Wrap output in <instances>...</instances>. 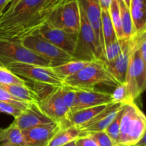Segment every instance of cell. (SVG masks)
Wrapping results in <instances>:
<instances>
[{
  "mask_svg": "<svg viewBox=\"0 0 146 146\" xmlns=\"http://www.w3.org/2000/svg\"><path fill=\"white\" fill-rule=\"evenodd\" d=\"M129 38H122V39L115 40L105 48V62H111L115 60L123 50L125 44Z\"/></svg>",
  "mask_w": 146,
  "mask_h": 146,
  "instance_id": "cell-25",
  "label": "cell"
},
{
  "mask_svg": "<svg viewBox=\"0 0 146 146\" xmlns=\"http://www.w3.org/2000/svg\"><path fill=\"white\" fill-rule=\"evenodd\" d=\"M38 33L45 39L72 56L75 50L77 34H71L51 26L48 21L43 24Z\"/></svg>",
  "mask_w": 146,
  "mask_h": 146,
  "instance_id": "cell-12",
  "label": "cell"
},
{
  "mask_svg": "<svg viewBox=\"0 0 146 146\" xmlns=\"http://www.w3.org/2000/svg\"><path fill=\"white\" fill-rule=\"evenodd\" d=\"M0 101H5V102L11 103V104H15L17 106L20 107L23 110L26 109L29 105V104H27V103L24 102L22 101H20L18 98H15L14 96H11L7 91L3 89L1 87H0Z\"/></svg>",
  "mask_w": 146,
  "mask_h": 146,
  "instance_id": "cell-33",
  "label": "cell"
},
{
  "mask_svg": "<svg viewBox=\"0 0 146 146\" xmlns=\"http://www.w3.org/2000/svg\"><path fill=\"white\" fill-rule=\"evenodd\" d=\"M61 127L60 124L53 122L22 131L27 146H48Z\"/></svg>",
  "mask_w": 146,
  "mask_h": 146,
  "instance_id": "cell-15",
  "label": "cell"
},
{
  "mask_svg": "<svg viewBox=\"0 0 146 146\" xmlns=\"http://www.w3.org/2000/svg\"><path fill=\"white\" fill-rule=\"evenodd\" d=\"M125 105V104H124ZM123 106L121 108V109L118 111L116 116L113 119V121L111 123L108 128L106 129L105 132L107 135L110 137L111 140L113 141L115 143H118V139H119L120 135V128H121V117L123 115Z\"/></svg>",
  "mask_w": 146,
  "mask_h": 146,
  "instance_id": "cell-28",
  "label": "cell"
},
{
  "mask_svg": "<svg viewBox=\"0 0 146 146\" xmlns=\"http://www.w3.org/2000/svg\"><path fill=\"white\" fill-rule=\"evenodd\" d=\"M27 85V81L5 66H0V86Z\"/></svg>",
  "mask_w": 146,
  "mask_h": 146,
  "instance_id": "cell-27",
  "label": "cell"
},
{
  "mask_svg": "<svg viewBox=\"0 0 146 146\" xmlns=\"http://www.w3.org/2000/svg\"><path fill=\"white\" fill-rule=\"evenodd\" d=\"M4 138V128H0V143L3 141Z\"/></svg>",
  "mask_w": 146,
  "mask_h": 146,
  "instance_id": "cell-39",
  "label": "cell"
},
{
  "mask_svg": "<svg viewBox=\"0 0 146 146\" xmlns=\"http://www.w3.org/2000/svg\"><path fill=\"white\" fill-rule=\"evenodd\" d=\"M111 103V94L109 93L96 91L95 89L76 90L75 102L71 113L84 108H91Z\"/></svg>",
  "mask_w": 146,
  "mask_h": 146,
  "instance_id": "cell-14",
  "label": "cell"
},
{
  "mask_svg": "<svg viewBox=\"0 0 146 146\" xmlns=\"http://www.w3.org/2000/svg\"><path fill=\"white\" fill-rule=\"evenodd\" d=\"M125 84L130 99L133 102H134L145 89L146 62L140 56L138 46L131 56L125 76Z\"/></svg>",
  "mask_w": 146,
  "mask_h": 146,
  "instance_id": "cell-8",
  "label": "cell"
},
{
  "mask_svg": "<svg viewBox=\"0 0 146 146\" xmlns=\"http://www.w3.org/2000/svg\"><path fill=\"white\" fill-rule=\"evenodd\" d=\"M112 0H99L101 10H108Z\"/></svg>",
  "mask_w": 146,
  "mask_h": 146,
  "instance_id": "cell-35",
  "label": "cell"
},
{
  "mask_svg": "<svg viewBox=\"0 0 146 146\" xmlns=\"http://www.w3.org/2000/svg\"><path fill=\"white\" fill-rule=\"evenodd\" d=\"M3 142L11 146H27L23 131L14 122L7 128H4Z\"/></svg>",
  "mask_w": 146,
  "mask_h": 146,
  "instance_id": "cell-22",
  "label": "cell"
},
{
  "mask_svg": "<svg viewBox=\"0 0 146 146\" xmlns=\"http://www.w3.org/2000/svg\"><path fill=\"white\" fill-rule=\"evenodd\" d=\"M0 87L15 98L27 104L39 101V98L34 89L29 88L27 85L0 86Z\"/></svg>",
  "mask_w": 146,
  "mask_h": 146,
  "instance_id": "cell-20",
  "label": "cell"
},
{
  "mask_svg": "<svg viewBox=\"0 0 146 146\" xmlns=\"http://www.w3.org/2000/svg\"><path fill=\"white\" fill-rule=\"evenodd\" d=\"M92 62V61H91ZM91 62L84 61H78V60H72L66 64L60 65L58 66L53 67L52 69L56 75L62 80L63 81L68 77L76 74L78 71L86 66Z\"/></svg>",
  "mask_w": 146,
  "mask_h": 146,
  "instance_id": "cell-21",
  "label": "cell"
},
{
  "mask_svg": "<svg viewBox=\"0 0 146 146\" xmlns=\"http://www.w3.org/2000/svg\"><path fill=\"white\" fill-rule=\"evenodd\" d=\"M10 1L11 0H0V16L4 12V10L6 9L7 6L9 4Z\"/></svg>",
  "mask_w": 146,
  "mask_h": 146,
  "instance_id": "cell-36",
  "label": "cell"
},
{
  "mask_svg": "<svg viewBox=\"0 0 146 146\" xmlns=\"http://www.w3.org/2000/svg\"><path fill=\"white\" fill-rule=\"evenodd\" d=\"M129 9L135 33L146 31V0H131Z\"/></svg>",
  "mask_w": 146,
  "mask_h": 146,
  "instance_id": "cell-18",
  "label": "cell"
},
{
  "mask_svg": "<svg viewBox=\"0 0 146 146\" xmlns=\"http://www.w3.org/2000/svg\"><path fill=\"white\" fill-rule=\"evenodd\" d=\"M19 1H20V0H11V1H10V2H9V5L7 6V8H9V7H13V6L15 5V4H17V3ZM7 8H6V9H7Z\"/></svg>",
  "mask_w": 146,
  "mask_h": 146,
  "instance_id": "cell-38",
  "label": "cell"
},
{
  "mask_svg": "<svg viewBox=\"0 0 146 146\" xmlns=\"http://www.w3.org/2000/svg\"><path fill=\"white\" fill-rule=\"evenodd\" d=\"M146 118L135 102L125 104L121 121L119 144H135L145 134Z\"/></svg>",
  "mask_w": 146,
  "mask_h": 146,
  "instance_id": "cell-3",
  "label": "cell"
},
{
  "mask_svg": "<svg viewBox=\"0 0 146 146\" xmlns=\"http://www.w3.org/2000/svg\"><path fill=\"white\" fill-rule=\"evenodd\" d=\"M101 29L106 48L107 45L117 39L108 10H101Z\"/></svg>",
  "mask_w": 146,
  "mask_h": 146,
  "instance_id": "cell-24",
  "label": "cell"
},
{
  "mask_svg": "<svg viewBox=\"0 0 146 146\" xmlns=\"http://www.w3.org/2000/svg\"><path fill=\"white\" fill-rule=\"evenodd\" d=\"M78 1L94 31L100 59L105 61V44L101 29V9L99 0H78Z\"/></svg>",
  "mask_w": 146,
  "mask_h": 146,
  "instance_id": "cell-11",
  "label": "cell"
},
{
  "mask_svg": "<svg viewBox=\"0 0 146 146\" xmlns=\"http://www.w3.org/2000/svg\"><path fill=\"white\" fill-rule=\"evenodd\" d=\"M87 134L95 140L98 146H115L116 145V143H115L110 138V137L107 135L105 131L91 133Z\"/></svg>",
  "mask_w": 146,
  "mask_h": 146,
  "instance_id": "cell-32",
  "label": "cell"
},
{
  "mask_svg": "<svg viewBox=\"0 0 146 146\" xmlns=\"http://www.w3.org/2000/svg\"><path fill=\"white\" fill-rule=\"evenodd\" d=\"M8 69L21 78L53 86H61L64 81L60 79L53 71L52 68L34 64L14 63L7 66Z\"/></svg>",
  "mask_w": 146,
  "mask_h": 146,
  "instance_id": "cell-9",
  "label": "cell"
},
{
  "mask_svg": "<svg viewBox=\"0 0 146 146\" xmlns=\"http://www.w3.org/2000/svg\"><path fill=\"white\" fill-rule=\"evenodd\" d=\"M0 146H11V145H9V144L5 142H1L0 143Z\"/></svg>",
  "mask_w": 146,
  "mask_h": 146,
  "instance_id": "cell-43",
  "label": "cell"
},
{
  "mask_svg": "<svg viewBox=\"0 0 146 146\" xmlns=\"http://www.w3.org/2000/svg\"><path fill=\"white\" fill-rule=\"evenodd\" d=\"M24 110L11 103L0 101V113L10 115L14 118H18Z\"/></svg>",
  "mask_w": 146,
  "mask_h": 146,
  "instance_id": "cell-31",
  "label": "cell"
},
{
  "mask_svg": "<svg viewBox=\"0 0 146 146\" xmlns=\"http://www.w3.org/2000/svg\"><path fill=\"white\" fill-rule=\"evenodd\" d=\"M63 146H76V141H72V142H70Z\"/></svg>",
  "mask_w": 146,
  "mask_h": 146,
  "instance_id": "cell-40",
  "label": "cell"
},
{
  "mask_svg": "<svg viewBox=\"0 0 146 146\" xmlns=\"http://www.w3.org/2000/svg\"><path fill=\"white\" fill-rule=\"evenodd\" d=\"M61 91L63 101L71 113L75 102L76 90L64 84L61 86Z\"/></svg>",
  "mask_w": 146,
  "mask_h": 146,
  "instance_id": "cell-30",
  "label": "cell"
},
{
  "mask_svg": "<svg viewBox=\"0 0 146 146\" xmlns=\"http://www.w3.org/2000/svg\"><path fill=\"white\" fill-rule=\"evenodd\" d=\"M79 4V3H78ZM81 24L77 34L75 50L72 57L74 60L91 62L100 59L94 31L80 6Z\"/></svg>",
  "mask_w": 146,
  "mask_h": 146,
  "instance_id": "cell-6",
  "label": "cell"
},
{
  "mask_svg": "<svg viewBox=\"0 0 146 146\" xmlns=\"http://www.w3.org/2000/svg\"><path fill=\"white\" fill-rule=\"evenodd\" d=\"M14 123L21 131H25L38 125L51 123L53 121L44 113L38 101H34L29 104L21 115L14 119Z\"/></svg>",
  "mask_w": 146,
  "mask_h": 146,
  "instance_id": "cell-13",
  "label": "cell"
},
{
  "mask_svg": "<svg viewBox=\"0 0 146 146\" xmlns=\"http://www.w3.org/2000/svg\"><path fill=\"white\" fill-rule=\"evenodd\" d=\"M110 17L115 30V35L118 39L123 38L122 31V27H121V11H120L119 4L118 0H112L109 9Z\"/></svg>",
  "mask_w": 146,
  "mask_h": 146,
  "instance_id": "cell-26",
  "label": "cell"
},
{
  "mask_svg": "<svg viewBox=\"0 0 146 146\" xmlns=\"http://www.w3.org/2000/svg\"><path fill=\"white\" fill-rule=\"evenodd\" d=\"M76 146H77V145H76Z\"/></svg>",
  "mask_w": 146,
  "mask_h": 146,
  "instance_id": "cell-45",
  "label": "cell"
},
{
  "mask_svg": "<svg viewBox=\"0 0 146 146\" xmlns=\"http://www.w3.org/2000/svg\"><path fill=\"white\" fill-rule=\"evenodd\" d=\"M66 0H20L0 16V39L20 42L38 31Z\"/></svg>",
  "mask_w": 146,
  "mask_h": 146,
  "instance_id": "cell-1",
  "label": "cell"
},
{
  "mask_svg": "<svg viewBox=\"0 0 146 146\" xmlns=\"http://www.w3.org/2000/svg\"><path fill=\"white\" fill-rule=\"evenodd\" d=\"M109 104H104V105L91 107V108H84V109L71 113L68 117V123L75 125L79 128H82L83 126L88 124L90 121H92L97 115H98L101 111H104Z\"/></svg>",
  "mask_w": 146,
  "mask_h": 146,
  "instance_id": "cell-17",
  "label": "cell"
},
{
  "mask_svg": "<svg viewBox=\"0 0 146 146\" xmlns=\"http://www.w3.org/2000/svg\"><path fill=\"white\" fill-rule=\"evenodd\" d=\"M20 43L26 48L46 60L49 64L51 68L58 66L74 60L70 54L45 39L38 31L24 37Z\"/></svg>",
  "mask_w": 146,
  "mask_h": 146,
  "instance_id": "cell-4",
  "label": "cell"
},
{
  "mask_svg": "<svg viewBox=\"0 0 146 146\" xmlns=\"http://www.w3.org/2000/svg\"><path fill=\"white\" fill-rule=\"evenodd\" d=\"M122 1H123V3L125 4V6L129 8L130 4H131V0H122Z\"/></svg>",
  "mask_w": 146,
  "mask_h": 146,
  "instance_id": "cell-42",
  "label": "cell"
},
{
  "mask_svg": "<svg viewBox=\"0 0 146 146\" xmlns=\"http://www.w3.org/2000/svg\"><path fill=\"white\" fill-rule=\"evenodd\" d=\"M53 27L71 34H78L81 13L78 0H66L53 11L48 19Z\"/></svg>",
  "mask_w": 146,
  "mask_h": 146,
  "instance_id": "cell-7",
  "label": "cell"
},
{
  "mask_svg": "<svg viewBox=\"0 0 146 146\" xmlns=\"http://www.w3.org/2000/svg\"><path fill=\"white\" fill-rule=\"evenodd\" d=\"M38 104L53 122L60 124L61 126L71 125L68 122L71 112L63 101L61 86L56 87L52 92L40 99Z\"/></svg>",
  "mask_w": 146,
  "mask_h": 146,
  "instance_id": "cell-10",
  "label": "cell"
},
{
  "mask_svg": "<svg viewBox=\"0 0 146 146\" xmlns=\"http://www.w3.org/2000/svg\"><path fill=\"white\" fill-rule=\"evenodd\" d=\"M84 136L81 129L74 125H63L55 134L48 146H63Z\"/></svg>",
  "mask_w": 146,
  "mask_h": 146,
  "instance_id": "cell-19",
  "label": "cell"
},
{
  "mask_svg": "<svg viewBox=\"0 0 146 146\" xmlns=\"http://www.w3.org/2000/svg\"><path fill=\"white\" fill-rule=\"evenodd\" d=\"M137 146H146V142H145V134L143 135V136L135 143Z\"/></svg>",
  "mask_w": 146,
  "mask_h": 146,
  "instance_id": "cell-37",
  "label": "cell"
},
{
  "mask_svg": "<svg viewBox=\"0 0 146 146\" xmlns=\"http://www.w3.org/2000/svg\"><path fill=\"white\" fill-rule=\"evenodd\" d=\"M118 1L121 11V27L123 38H130L135 34V29L130 9L125 6L122 0H118Z\"/></svg>",
  "mask_w": 146,
  "mask_h": 146,
  "instance_id": "cell-23",
  "label": "cell"
},
{
  "mask_svg": "<svg viewBox=\"0 0 146 146\" xmlns=\"http://www.w3.org/2000/svg\"><path fill=\"white\" fill-rule=\"evenodd\" d=\"M123 105L122 104H110L92 121L80 128L84 135L91 133L105 131Z\"/></svg>",
  "mask_w": 146,
  "mask_h": 146,
  "instance_id": "cell-16",
  "label": "cell"
},
{
  "mask_svg": "<svg viewBox=\"0 0 146 146\" xmlns=\"http://www.w3.org/2000/svg\"><path fill=\"white\" fill-rule=\"evenodd\" d=\"M111 94V99L113 104H126L128 103L133 102L131 101L128 94V90L125 84H118Z\"/></svg>",
  "mask_w": 146,
  "mask_h": 146,
  "instance_id": "cell-29",
  "label": "cell"
},
{
  "mask_svg": "<svg viewBox=\"0 0 146 146\" xmlns=\"http://www.w3.org/2000/svg\"><path fill=\"white\" fill-rule=\"evenodd\" d=\"M115 146H137L135 144H116Z\"/></svg>",
  "mask_w": 146,
  "mask_h": 146,
  "instance_id": "cell-41",
  "label": "cell"
},
{
  "mask_svg": "<svg viewBox=\"0 0 146 146\" xmlns=\"http://www.w3.org/2000/svg\"><path fill=\"white\" fill-rule=\"evenodd\" d=\"M77 146H98L94 138L86 134L76 140Z\"/></svg>",
  "mask_w": 146,
  "mask_h": 146,
  "instance_id": "cell-34",
  "label": "cell"
},
{
  "mask_svg": "<svg viewBox=\"0 0 146 146\" xmlns=\"http://www.w3.org/2000/svg\"><path fill=\"white\" fill-rule=\"evenodd\" d=\"M0 66H2V65H1V64H0Z\"/></svg>",
  "mask_w": 146,
  "mask_h": 146,
  "instance_id": "cell-44",
  "label": "cell"
},
{
  "mask_svg": "<svg viewBox=\"0 0 146 146\" xmlns=\"http://www.w3.org/2000/svg\"><path fill=\"white\" fill-rule=\"evenodd\" d=\"M14 63L50 67L46 60L26 48L20 42L0 39V64L6 67Z\"/></svg>",
  "mask_w": 146,
  "mask_h": 146,
  "instance_id": "cell-5",
  "label": "cell"
},
{
  "mask_svg": "<svg viewBox=\"0 0 146 146\" xmlns=\"http://www.w3.org/2000/svg\"><path fill=\"white\" fill-rule=\"evenodd\" d=\"M64 84L76 90H93L101 84L118 85L107 69L105 61L101 60L91 62L78 73L66 78Z\"/></svg>",
  "mask_w": 146,
  "mask_h": 146,
  "instance_id": "cell-2",
  "label": "cell"
}]
</instances>
